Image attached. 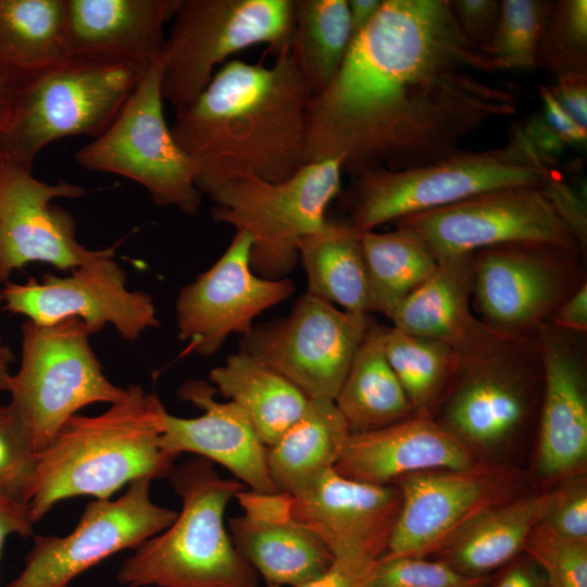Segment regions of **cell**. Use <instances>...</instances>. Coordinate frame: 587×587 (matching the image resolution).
Here are the masks:
<instances>
[{"label":"cell","mask_w":587,"mask_h":587,"mask_svg":"<svg viewBox=\"0 0 587 587\" xmlns=\"http://www.w3.org/2000/svg\"><path fill=\"white\" fill-rule=\"evenodd\" d=\"M490 73L449 0H384L310 100L305 164L340 159L355 177L448 158L487 122L516 114V90Z\"/></svg>","instance_id":"cell-1"},{"label":"cell","mask_w":587,"mask_h":587,"mask_svg":"<svg viewBox=\"0 0 587 587\" xmlns=\"http://www.w3.org/2000/svg\"><path fill=\"white\" fill-rule=\"evenodd\" d=\"M312 95L285 47L271 66L227 62L200 96L176 111L178 146L200 164L197 187L209 195L226 182H283L305 164Z\"/></svg>","instance_id":"cell-2"},{"label":"cell","mask_w":587,"mask_h":587,"mask_svg":"<svg viewBox=\"0 0 587 587\" xmlns=\"http://www.w3.org/2000/svg\"><path fill=\"white\" fill-rule=\"evenodd\" d=\"M164 409L154 391L132 384L104 412L71 416L37 453L24 499L33 522L65 499H110L138 478L167 477L177 457L160 447Z\"/></svg>","instance_id":"cell-3"},{"label":"cell","mask_w":587,"mask_h":587,"mask_svg":"<svg viewBox=\"0 0 587 587\" xmlns=\"http://www.w3.org/2000/svg\"><path fill=\"white\" fill-rule=\"evenodd\" d=\"M168 480L182 500L173 523L142 542L117 570L124 587H259V576L235 548L225 526L229 501L246 489L214 463L193 457Z\"/></svg>","instance_id":"cell-4"},{"label":"cell","mask_w":587,"mask_h":587,"mask_svg":"<svg viewBox=\"0 0 587 587\" xmlns=\"http://www.w3.org/2000/svg\"><path fill=\"white\" fill-rule=\"evenodd\" d=\"M554 175L528 138L516 135L505 147L459 151L424 166L375 167L354 177L347 203L357 232L446 207L475 195L512 186L544 187Z\"/></svg>","instance_id":"cell-5"},{"label":"cell","mask_w":587,"mask_h":587,"mask_svg":"<svg viewBox=\"0 0 587 587\" xmlns=\"http://www.w3.org/2000/svg\"><path fill=\"white\" fill-rule=\"evenodd\" d=\"M142 76L122 65L67 60L18 83L0 127V159L32 171L53 141L99 137Z\"/></svg>","instance_id":"cell-6"},{"label":"cell","mask_w":587,"mask_h":587,"mask_svg":"<svg viewBox=\"0 0 587 587\" xmlns=\"http://www.w3.org/2000/svg\"><path fill=\"white\" fill-rule=\"evenodd\" d=\"M21 332V364L10 379V404L39 453L80 409L114 403L126 388L104 375L82 320L68 317L38 325L26 319Z\"/></svg>","instance_id":"cell-7"},{"label":"cell","mask_w":587,"mask_h":587,"mask_svg":"<svg viewBox=\"0 0 587 587\" xmlns=\"http://www.w3.org/2000/svg\"><path fill=\"white\" fill-rule=\"evenodd\" d=\"M341 160L304 164L283 182L241 177L208 195L214 222L252 238L250 264L260 277L280 279L299 260L300 239L326 222V209L341 189Z\"/></svg>","instance_id":"cell-8"},{"label":"cell","mask_w":587,"mask_h":587,"mask_svg":"<svg viewBox=\"0 0 587 587\" xmlns=\"http://www.w3.org/2000/svg\"><path fill=\"white\" fill-rule=\"evenodd\" d=\"M295 0H182L162 51L161 95L176 111L205 89L230 54L267 43L289 46Z\"/></svg>","instance_id":"cell-9"},{"label":"cell","mask_w":587,"mask_h":587,"mask_svg":"<svg viewBox=\"0 0 587 587\" xmlns=\"http://www.w3.org/2000/svg\"><path fill=\"white\" fill-rule=\"evenodd\" d=\"M162 54L141 77L122 110L99 137L75 153L90 171L132 179L159 207L197 215L202 195L197 187L200 164L174 139L163 113Z\"/></svg>","instance_id":"cell-10"},{"label":"cell","mask_w":587,"mask_h":587,"mask_svg":"<svg viewBox=\"0 0 587 587\" xmlns=\"http://www.w3.org/2000/svg\"><path fill=\"white\" fill-rule=\"evenodd\" d=\"M392 224L414 234L438 262L477 250L521 242L580 249L546 186H512L485 191Z\"/></svg>","instance_id":"cell-11"},{"label":"cell","mask_w":587,"mask_h":587,"mask_svg":"<svg viewBox=\"0 0 587 587\" xmlns=\"http://www.w3.org/2000/svg\"><path fill=\"white\" fill-rule=\"evenodd\" d=\"M542 386L530 336L477 359L461 361L435 420L473 452L504 447L527 423Z\"/></svg>","instance_id":"cell-12"},{"label":"cell","mask_w":587,"mask_h":587,"mask_svg":"<svg viewBox=\"0 0 587 587\" xmlns=\"http://www.w3.org/2000/svg\"><path fill=\"white\" fill-rule=\"evenodd\" d=\"M371 316L308 294L282 319L253 326L240 351L268 365L309 399L335 400Z\"/></svg>","instance_id":"cell-13"},{"label":"cell","mask_w":587,"mask_h":587,"mask_svg":"<svg viewBox=\"0 0 587 587\" xmlns=\"http://www.w3.org/2000/svg\"><path fill=\"white\" fill-rule=\"evenodd\" d=\"M401 492L397 524L384 557L438 553L487 510L522 494L523 473L505 463L433 470L392 483Z\"/></svg>","instance_id":"cell-14"},{"label":"cell","mask_w":587,"mask_h":587,"mask_svg":"<svg viewBox=\"0 0 587 587\" xmlns=\"http://www.w3.org/2000/svg\"><path fill=\"white\" fill-rule=\"evenodd\" d=\"M151 482L138 478L115 499L89 501L64 536H35L23 569L5 587H70L87 570L167 528L177 511L151 500Z\"/></svg>","instance_id":"cell-15"},{"label":"cell","mask_w":587,"mask_h":587,"mask_svg":"<svg viewBox=\"0 0 587 587\" xmlns=\"http://www.w3.org/2000/svg\"><path fill=\"white\" fill-rule=\"evenodd\" d=\"M577 253L534 242L501 245L471 253L474 307L488 326L530 336L579 286Z\"/></svg>","instance_id":"cell-16"},{"label":"cell","mask_w":587,"mask_h":587,"mask_svg":"<svg viewBox=\"0 0 587 587\" xmlns=\"http://www.w3.org/2000/svg\"><path fill=\"white\" fill-rule=\"evenodd\" d=\"M114 248L72 270L67 276L51 273L41 280L3 284V309L38 325L68 317L82 320L90 334L111 324L126 340L137 339L160 322L150 295L126 287L127 274L113 259Z\"/></svg>","instance_id":"cell-17"},{"label":"cell","mask_w":587,"mask_h":587,"mask_svg":"<svg viewBox=\"0 0 587 587\" xmlns=\"http://www.w3.org/2000/svg\"><path fill=\"white\" fill-rule=\"evenodd\" d=\"M252 238L236 232L220 259L179 290L176 300L178 338L183 354H215L230 334L247 335L263 311L295 291L289 278L267 279L251 268Z\"/></svg>","instance_id":"cell-18"},{"label":"cell","mask_w":587,"mask_h":587,"mask_svg":"<svg viewBox=\"0 0 587 587\" xmlns=\"http://www.w3.org/2000/svg\"><path fill=\"white\" fill-rule=\"evenodd\" d=\"M86 193L84 187L65 180L41 182L32 171L0 159V284L32 262L73 270L111 249L83 246L72 213L52 203Z\"/></svg>","instance_id":"cell-19"},{"label":"cell","mask_w":587,"mask_h":587,"mask_svg":"<svg viewBox=\"0 0 587 587\" xmlns=\"http://www.w3.org/2000/svg\"><path fill=\"white\" fill-rule=\"evenodd\" d=\"M290 498L294 516L322 540L333 561L364 573L386 554L401 508L396 485L350 479L334 467Z\"/></svg>","instance_id":"cell-20"},{"label":"cell","mask_w":587,"mask_h":587,"mask_svg":"<svg viewBox=\"0 0 587 587\" xmlns=\"http://www.w3.org/2000/svg\"><path fill=\"white\" fill-rule=\"evenodd\" d=\"M182 0H64L68 60L122 65L145 75L160 59L164 25Z\"/></svg>","instance_id":"cell-21"},{"label":"cell","mask_w":587,"mask_h":587,"mask_svg":"<svg viewBox=\"0 0 587 587\" xmlns=\"http://www.w3.org/2000/svg\"><path fill=\"white\" fill-rule=\"evenodd\" d=\"M235 499L243 512L228 519L230 538L266 586L300 587L332 565L322 540L294 516L289 495L246 488Z\"/></svg>","instance_id":"cell-22"},{"label":"cell","mask_w":587,"mask_h":587,"mask_svg":"<svg viewBox=\"0 0 587 587\" xmlns=\"http://www.w3.org/2000/svg\"><path fill=\"white\" fill-rule=\"evenodd\" d=\"M215 387L202 379H188L178 389L182 400L203 413L179 417L162 412L160 447L175 457L193 453L228 470L246 488L275 492L267 469V448L249 417L234 402H220Z\"/></svg>","instance_id":"cell-23"},{"label":"cell","mask_w":587,"mask_h":587,"mask_svg":"<svg viewBox=\"0 0 587 587\" xmlns=\"http://www.w3.org/2000/svg\"><path fill=\"white\" fill-rule=\"evenodd\" d=\"M471 254L438 262L435 272L396 309L395 328L442 341L461 361L499 351L525 336L497 330L471 310Z\"/></svg>","instance_id":"cell-24"},{"label":"cell","mask_w":587,"mask_h":587,"mask_svg":"<svg viewBox=\"0 0 587 587\" xmlns=\"http://www.w3.org/2000/svg\"><path fill=\"white\" fill-rule=\"evenodd\" d=\"M478 461L434 416L412 415L380 429L349 434L334 469L350 479L388 485L409 474L463 469Z\"/></svg>","instance_id":"cell-25"},{"label":"cell","mask_w":587,"mask_h":587,"mask_svg":"<svg viewBox=\"0 0 587 587\" xmlns=\"http://www.w3.org/2000/svg\"><path fill=\"white\" fill-rule=\"evenodd\" d=\"M559 329V328H558ZM530 336L542 373L538 469L560 476L580 467L587 457V392L583 364L565 338L542 324Z\"/></svg>","instance_id":"cell-26"},{"label":"cell","mask_w":587,"mask_h":587,"mask_svg":"<svg viewBox=\"0 0 587 587\" xmlns=\"http://www.w3.org/2000/svg\"><path fill=\"white\" fill-rule=\"evenodd\" d=\"M557 496L558 490L521 495L487 510L438 552L439 560L464 575L487 577L523 550L532 529L545 520Z\"/></svg>","instance_id":"cell-27"},{"label":"cell","mask_w":587,"mask_h":587,"mask_svg":"<svg viewBox=\"0 0 587 587\" xmlns=\"http://www.w3.org/2000/svg\"><path fill=\"white\" fill-rule=\"evenodd\" d=\"M349 434L334 400L310 399L299 420L267 447V469L277 491L297 496L335 467Z\"/></svg>","instance_id":"cell-28"},{"label":"cell","mask_w":587,"mask_h":587,"mask_svg":"<svg viewBox=\"0 0 587 587\" xmlns=\"http://www.w3.org/2000/svg\"><path fill=\"white\" fill-rule=\"evenodd\" d=\"M388 328L370 320L364 338L334 400L350 434L380 429L414 415L385 353Z\"/></svg>","instance_id":"cell-29"},{"label":"cell","mask_w":587,"mask_h":587,"mask_svg":"<svg viewBox=\"0 0 587 587\" xmlns=\"http://www.w3.org/2000/svg\"><path fill=\"white\" fill-rule=\"evenodd\" d=\"M209 378L246 413L266 448L299 420L310 401L282 374L242 351L212 369Z\"/></svg>","instance_id":"cell-30"},{"label":"cell","mask_w":587,"mask_h":587,"mask_svg":"<svg viewBox=\"0 0 587 587\" xmlns=\"http://www.w3.org/2000/svg\"><path fill=\"white\" fill-rule=\"evenodd\" d=\"M308 278L307 294L345 311L371 312L361 233L349 223L329 221L298 243Z\"/></svg>","instance_id":"cell-31"},{"label":"cell","mask_w":587,"mask_h":587,"mask_svg":"<svg viewBox=\"0 0 587 587\" xmlns=\"http://www.w3.org/2000/svg\"><path fill=\"white\" fill-rule=\"evenodd\" d=\"M64 0H0V68L20 82L65 63Z\"/></svg>","instance_id":"cell-32"},{"label":"cell","mask_w":587,"mask_h":587,"mask_svg":"<svg viewBox=\"0 0 587 587\" xmlns=\"http://www.w3.org/2000/svg\"><path fill=\"white\" fill-rule=\"evenodd\" d=\"M371 312L389 320L399 304L437 268L430 248L409 230L361 233Z\"/></svg>","instance_id":"cell-33"},{"label":"cell","mask_w":587,"mask_h":587,"mask_svg":"<svg viewBox=\"0 0 587 587\" xmlns=\"http://www.w3.org/2000/svg\"><path fill=\"white\" fill-rule=\"evenodd\" d=\"M350 43L347 0H295L289 51L312 97L329 86Z\"/></svg>","instance_id":"cell-34"},{"label":"cell","mask_w":587,"mask_h":587,"mask_svg":"<svg viewBox=\"0 0 587 587\" xmlns=\"http://www.w3.org/2000/svg\"><path fill=\"white\" fill-rule=\"evenodd\" d=\"M385 353L414 415L435 416L460 367L459 355L439 340L389 327Z\"/></svg>","instance_id":"cell-35"},{"label":"cell","mask_w":587,"mask_h":587,"mask_svg":"<svg viewBox=\"0 0 587 587\" xmlns=\"http://www.w3.org/2000/svg\"><path fill=\"white\" fill-rule=\"evenodd\" d=\"M553 1L502 0L495 33L482 50L494 72L532 70Z\"/></svg>","instance_id":"cell-36"},{"label":"cell","mask_w":587,"mask_h":587,"mask_svg":"<svg viewBox=\"0 0 587 587\" xmlns=\"http://www.w3.org/2000/svg\"><path fill=\"white\" fill-rule=\"evenodd\" d=\"M537 66L554 75L587 76V1H553L540 41Z\"/></svg>","instance_id":"cell-37"},{"label":"cell","mask_w":587,"mask_h":587,"mask_svg":"<svg viewBox=\"0 0 587 587\" xmlns=\"http://www.w3.org/2000/svg\"><path fill=\"white\" fill-rule=\"evenodd\" d=\"M523 551L544 573L549 587H587V539L561 535L541 521Z\"/></svg>","instance_id":"cell-38"},{"label":"cell","mask_w":587,"mask_h":587,"mask_svg":"<svg viewBox=\"0 0 587 587\" xmlns=\"http://www.w3.org/2000/svg\"><path fill=\"white\" fill-rule=\"evenodd\" d=\"M488 577L464 575L441 560L423 557H383L362 587H487Z\"/></svg>","instance_id":"cell-39"},{"label":"cell","mask_w":587,"mask_h":587,"mask_svg":"<svg viewBox=\"0 0 587 587\" xmlns=\"http://www.w3.org/2000/svg\"><path fill=\"white\" fill-rule=\"evenodd\" d=\"M36 462L16 411L0 403V496L24 501Z\"/></svg>","instance_id":"cell-40"},{"label":"cell","mask_w":587,"mask_h":587,"mask_svg":"<svg viewBox=\"0 0 587 587\" xmlns=\"http://www.w3.org/2000/svg\"><path fill=\"white\" fill-rule=\"evenodd\" d=\"M557 533L587 539V488L584 482L558 489V496L542 521Z\"/></svg>","instance_id":"cell-41"},{"label":"cell","mask_w":587,"mask_h":587,"mask_svg":"<svg viewBox=\"0 0 587 587\" xmlns=\"http://www.w3.org/2000/svg\"><path fill=\"white\" fill-rule=\"evenodd\" d=\"M464 35L480 51L490 41L500 14L498 0H449Z\"/></svg>","instance_id":"cell-42"},{"label":"cell","mask_w":587,"mask_h":587,"mask_svg":"<svg viewBox=\"0 0 587 587\" xmlns=\"http://www.w3.org/2000/svg\"><path fill=\"white\" fill-rule=\"evenodd\" d=\"M546 126L563 143L585 145L587 129L582 128L560 105L548 86H540Z\"/></svg>","instance_id":"cell-43"},{"label":"cell","mask_w":587,"mask_h":587,"mask_svg":"<svg viewBox=\"0 0 587 587\" xmlns=\"http://www.w3.org/2000/svg\"><path fill=\"white\" fill-rule=\"evenodd\" d=\"M548 87L567 114L587 129V76L554 78Z\"/></svg>","instance_id":"cell-44"},{"label":"cell","mask_w":587,"mask_h":587,"mask_svg":"<svg viewBox=\"0 0 587 587\" xmlns=\"http://www.w3.org/2000/svg\"><path fill=\"white\" fill-rule=\"evenodd\" d=\"M34 524L26 502L0 496V558L7 539L33 536Z\"/></svg>","instance_id":"cell-45"},{"label":"cell","mask_w":587,"mask_h":587,"mask_svg":"<svg viewBox=\"0 0 587 587\" xmlns=\"http://www.w3.org/2000/svg\"><path fill=\"white\" fill-rule=\"evenodd\" d=\"M552 325L561 330L587 332V284L584 282L551 315Z\"/></svg>","instance_id":"cell-46"},{"label":"cell","mask_w":587,"mask_h":587,"mask_svg":"<svg viewBox=\"0 0 587 587\" xmlns=\"http://www.w3.org/2000/svg\"><path fill=\"white\" fill-rule=\"evenodd\" d=\"M367 574L333 561L325 573L300 587H362Z\"/></svg>","instance_id":"cell-47"},{"label":"cell","mask_w":587,"mask_h":587,"mask_svg":"<svg viewBox=\"0 0 587 587\" xmlns=\"http://www.w3.org/2000/svg\"><path fill=\"white\" fill-rule=\"evenodd\" d=\"M494 587H549L540 569L532 561L516 563Z\"/></svg>","instance_id":"cell-48"},{"label":"cell","mask_w":587,"mask_h":587,"mask_svg":"<svg viewBox=\"0 0 587 587\" xmlns=\"http://www.w3.org/2000/svg\"><path fill=\"white\" fill-rule=\"evenodd\" d=\"M384 0H350L349 15L351 27V40L357 36L376 15Z\"/></svg>","instance_id":"cell-49"},{"label":"cell","mask_w":587,"mask_h":587,"mask_svg":"<svg viewBox=\"0 0 587 587\" xmlns=\"http://www.w3.org/2000/svg\"><path fill=\"white\" fill-rule=\"evenodd\" d=\"M21 83L9 72L0 68V127L9 111L13 93Z\"/></svg>","instance_id":"cell-50"},{"label":"cell","mask_w":587,"mask_h":587,"mask_svg":"<svg viewBox=\"0 0 587 587\" xmlns=\"http://www.w3.org/2000/svg\"><path fill=\"white\" fill-rule=\"evenodd\" d=\"M0 302H2L1 294ZM15 359L13 351L0 338V391H9L10 379L12 376L10 373V365Z\"/></svg>","instance_id":"cell-51"},{"label":"cell","mask_w":587,"mask_h":587,"mask_svg":"<svg viewBox=\"0 0 587 587\" xmlns=\"http://www.w3.org/2000/svg\"><path fill=\"white\" fill-rule=\"evenodd\" d=\"M1 158V157H0Z\"/></svg>","instance_id":"cell-52"}]
</instances>
